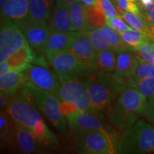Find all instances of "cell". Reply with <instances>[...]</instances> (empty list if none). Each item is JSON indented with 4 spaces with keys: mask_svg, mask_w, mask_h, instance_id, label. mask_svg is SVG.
<instances>
[{
    "mask_svg": "<svg viewBox=\"0 0 154 154\" xmlns=\"http://www.w3.org/2000/svg\"><path fill=\"white\" fill-rule=\"evenodd\" d=\"M74 36V32H60L50 29V34L48 38L44 52L48 60L57 54L69 49Z\"/></svg>",
    "mask_w": 154,
    "mask_h": 154,
    "instance_id": "9a60e30c",
    "label": "cell"
},
{
    "mask_svg": "<svg viewBox=\"0 0 154 154\" xmlns=\"http://www.w3.org/2000/svg\"><path fill=\"white\" fill-rule=\"evenodd\" d=\"M29 44L24 33L15 23H2L0 32V61L9 57Z\"/></svg>",
    "mask_w": 154,
    "mask_h": 154,
    "instance_id": "ba28073f",
    "label": "cell"
},
{
    "mask_svg": "<svg viewBox=\"0 0 154 154\" xmlns=\"http://www.w3.org/2000/svg\"><path fill=\"white\" fill-rule=\"evenodd\" d=\"M86 32H87L88 35L96 51H106V50H111L110 47L108 45L106 41L103 37L101 28L86 31Z\"/></svg>",
    "mask_w": 154,
    "mask_h": 154,
    "instance_id": "4dcf8cb0",
    "label": "cell"
},
{
    "mask_svg": "<svg viewBox=\"0 0 154 154\" xmlns=\"http://www.w3.org/2000/svg\"><path fill=\"white\" fill-rule=\"evenodd\" d=\"M32 131L39 142L40 145L47 146H54L57 143V140L52 132L47 128V125L43 121L37 123Z\"/></svg>",
    "mask_w": 154,
    "mask_h": 154,
    "instance_id": "f546056e",
    "label": "cell"
},
{
    "mask_svg": "<svg viewBox=\"0 0 154 154\" xmlns=\"http://www.w3.org/2000/svg\"><path fill=\"white\" fill-rule=\"evenodd\" d=\"M69 49L85 62L97 66V52L86 31H76ZM98 67V66H97Z\"/></svg>",
    "mask_w": 154,
    "mask_h": 154,
    "instance_id": "7c38bea8",
    "label": "cell"
},
{
    "mask_svg": "<svg viewBox=\"0 0 154 154\" xmlns=\"http://www.w3.org/2000/svg\"><path fill=\"white\" fill-rule=\"evenodd\" d=\"M139 1L140 4H141L143 7H145V6L149 5V4L153 2L154 0H139Z\"/></svg>",
    "mask_w": 154,
    "mask_h": 154,
    "instance_id": "b9f144b4",
    "label": "cell"
},
{
    "mask_svg": "<svg viewBox=\"0 0 154 154\" xmlns=\"http://www.w3.org/2000/svg\"><path fill=\"white\" fill-rule=\"evenodd\" d=\"M153 128L143 120L126 128L118 143V153H149L152 152Z\"/></svg>",
    "mask_w": 154,
    "mask_h": 154,
    "instance_id": "3957f363",
    "label": "cell"
},
{
    "mask_svg": "<svg viewBox=\"0 0 154 154\" xmlns=\"http://www.w3.org/2000/svg\"><path fill=\"white\" fill-rule=\"evenodd\" d=\"M138 51L144 60L154 66V42L147 40L142 44Z\"/></svg>",
    "mask_w": 154,
    "mask_h": 154,
    "instance_id": "d6a6232c",
    "label": "cell"
},
{
    "mask_svg": "<svg viewBox=\"0 0 154 154\" xmlns=\"http://www.w3.org/2000/svg\"><path fill=\"white\" fill-rule=\"evenodd\" d=\"M81 153L88 154H113L114 146L110 135L105 129L87 131L74 134Z\"/></svg>",
    "mask_w": 154,
    "mask_h": 154,
    "instance_id": "277c9868",
    "label": "cell"
},
{
    "mask_svg": "<svg viewBox=\"0 0 154 154\" xmlns=\"http://www.w3.org/2000/svg\"><path fill=\"white\" fill-rule=\"evenodd\" d=\"M108 116L109 121L119 129L128 128L134 125L138 119V116L136 113L126 110L118 103L111 106L109 109Z\"/></svg>",
    "mask_w": 154,
    "mask_h": 154,
    "instance_id": "ac0fdd59",
    "label": "cell"
},
{
    "mask_svg": "<svg viewBox=\"0 0 154 154\" xmlns=\"http://www.w3.org/2000/svg\"><path fill=\"white\" fill-rule=\"evenodd\" d=\"M151 99H154V96H153V97H152V98H151ZM148 100H149V99H148Z\"/></svg>",
    "mask_w": 154,
    "mask_h": 154,
    "instance_id": "7dc6e473",
    "label": "cell"
},
{
    "mask_svg": "<svg viewBox=\"0 0 154 154\" xmlns=\"http://www.w3.org/2000/svg\"><path fill=\"white\" fill-rule=\"evenodd\" d=\"M139 62L136 72L133 77L136 79H143L154 77V66L144 60L143 58L136 57Z\"/></svg>",
    "mask_w": 154,
    "mask_h": 154,
    "instance_id": "1f68e13d",
    "label": "cell"
},
{
    "mask_svg": "<svg viewBox=\"0 0 154 154\" xmlns=\"http://www.w3.org/2000/svg\"><path fill=\"white\" fill-rule=\"evenodd\" d=\"M96 63H97L99 72L105 73L113 72L116 64L115 52L111 50L98 51Z\"/></svg>",
    "mask_w": 154,
    "mask_h": 154,
    "instance_id": "f1b7e54d",
    "label": "cell"
},
{
    "mask_svg": "<svg viewBox=\"0 0 154 154\" xmlns=\"http://www.w3.org/2000/svg\"><path fill=\"white\" fill-rule=\"evenodd\" d=\"M106 26L118 32H123L131 29L124 22L121 15L112 19H106Z\"/></svg>",
    "mask_w": 154,
    "mask_h": 154,
    "instance_id": "e575fe53",
    "label": "cell"
},
{
    "mask_svg": "<svg viewBox=\"0 0 154 154\" xmlns=\"http://www.w3.org/2000/svg\"><path fill=\"white\" fill-rule=\"evenodd\" d=\"M35 54V51L27 44L9 57L7 61L11 70L23 72L30 63H34Z\"/></svg>",
    "mask_w": 154,
    "mask_h": 154,
    "instance_id": "ffe728a7",
    "label": "cell"
},
{
    "mask_svg": "<svg viewBox=\"0 0 154 154\" xmlns=\"http://www.w3.org/2000/svg\"><path fill=\"white\" fill-rule=\"evenodd\" d=\"M152 152H154V128L153 131V139H152Z\"/></svg>",
    "mask_w": 154,
    "mask_h": 154,
    "instance_id": "f6af8a7d",
    "label": "cell"
},
{
    "mask_svg": "<svg viewBox=\"0 0 154 154\" xmlns=\"http://www.w3.org/2000/svg\"><path fill=\"white\" fill-rule=\"evenodd\" d=\"M24 33L30 47L44 52L50 34V27L45 20H31L28 17L17 24Z\"/></svg>",
    "mask_w": 154,
    "mask_h": 154,
    "instance_id": "30bf717a",
    "label": "cell"
},
{
    "mask_svg": "<svg viewBox=\"0 0 154 154\" xmlns=\"http://www.w3.org/2000/svg\"><path fill=\"white\" fill-rule=\"evenodd\" d=\"M50 29L60 32H75L70 17V5L63 0H56L53 16L50 23Z\"/></svg>",
    "mask_w": 154,
    "mask_h": 154,
    "instance_id": "e0dca14e",
    "label": "cell"
},
{
    "mask_svg": "<svg viewBox=\"0 0 154 154\" xmlns=\"http://www.w3.org/2000/svg\"><path fill=\"white\" fill-rule=\"evenodd\" d=\"M121 38L129 50L138 51L142 44L150 39V37L140 31L131 29L123 32H119Z\"/></svg>",
    "mask_w": 154,
    "mask_h": 154,
    "instance_id": "484cf974",
    "label": "cell"
},
{
    "mask_svg": "<svg viewBox=\"0 0 154 154\" xmlns=\"http://www.w3.org/2000/svg\"><path fill=\"white\" fill-rule=\"evenodd\" d=\"M29 0H7L1 11L2 23H15L27 18Z\"/></svg>",
    "mask_w": 154,
    "mask_h": 154,
    "instance_id": "5bb4252c",
    "label": "cell"
},
{
    "mask_svg": "<svg viewBox=\"0 0 154 154\" xmlns=\"http://www.w3.org/2000/svg\"><path fill=\"white\" fill-rule=\"evenodd\" d=\"M6 111L14 122L32 131H33L36 124L42 120L35 106L22 94L9 97Z\"/></svg>",
    "mask_w": 154,
    "mask_h": 154,
    "instance_id": "5b68a950",
    "label": "cell"
},
{
    "mask_svg": "<svg viewBox=\"0 0 154 154\" xmlns=\"http://www.w3.org/2000/svg\"><path fill=\"white\" fill-rule=\"evenodd\" d=\"M57 97L60 101L74 103L79 111L95 113L88 92L87 79H77L61 83Z\"/></svg>",
    "mask_w": 154,
    "mask_h": 154,
    "instance_id": "8992f818",
    "label": "cell"
},
{
    "mask_svg": "<svg viewBox=\"0 0 154 154\" xmlns=\"http://www.w3.org/2000/svg\"><path fill=\"white\" fill-rule=\"evenodd\" d=\"M6 1H7V0H0V10L1 11L2 10L3 7L4 5H5Z\"/></svg>",
    "mask_w": 154,
    "mask_h": 154,
    "instance_id": "ee69618b",
    "label": "cell"
},
{
    "mask_svg": "<svg viewBox=\"0 0 154 154\" xmlns=\"http://www.w3.org/2000/svg\"><path fill=\"white\" fill-rule=\"evenodd\" d=\"M116 2L119 9L136 14L141 15L136 2H133L129 0H116Z\"/></svg>",
    "mask_w": 154,
    "mask_h": 154,
    "instance_id": "8d00e7d4",
    "label": "cell"
},
{
    "mask_svg": "<svg viewBox=\"0 0 154 154\" xmlns=\"http://www.w3.org/2000/svg\"><path fill=\"white\" fill-rule=\"evenodd\" d=\"M101 31L103 37L106 41L108 45L109 46L111 51L119 54L129 50L117 31L107 26L101 28Z\"/></svg>",
    "mask_w": 154,
    "mask_h": 154,
    "instance_id": "4316f807",
    "label": "cell"
},
{
    "mask_svg": "<svg viewBox=\"0 0 154 154\" xmlns=\"http://www.w3.org/2000/svg\"><path fill=\"white\" fill-rule=\"evenodd\" d=\"M106 17L99 6L86 5V31L106 26Z\"/></svg>",
    "mask_w": 154,
    "mask_h": 154,
    "instance_id": "cb8c5ba5",
    "label": "cell"
},
{
    "mask_svg": "<svg viewBox=\"0 0 154 154\" xmlns=\"http://www.w3.org/2000/svg\"><path fill=\"white\" fill-rule=\"evenodd\" d=\"M21 94L40 109L58 131L61 133L66 131V121L61 113L60 101L57 96L25 82Z\"/></svg>",
    "mask_w": 154,
    "mask_h": 154,
    "instance_id": "6da1fadb",
    "label": "cell"
},
{
    "mask_svg": "<svg viewBox=\"0 0 154 154\" xmlns=\"http://www.w3.org/2000/svg\"><path fill=\"white\" fill-rule=\"evenodd\" d=\"M131 2H137L138 0H129Z\"/></svg>",
    "mask_w": 154,
    "mask_h": 154,
    "instance_id": "bcb514c9",
    "label": "cell"
},
{
    "mask_svg": "<svg viewBox=\"0 0 154 154\" xmlns=\"http://www.w3.org/2000/svg\"><path fill=\"white\" fill-rule=\"evenodd\" d=\"M49 61L61 83L80 79L98 70L97 66L80 59L69 49L54 56Z\"/></svg>",
    "mask_w": 154,
    "mask_h": 154,
    "instance_id": "7a4b0ae2",
    "label": "cell"
},
{
    "mask_svg": "<svg viewBox=\"0 0 154 154\" xmlns=\"http://www.w3.org/2000/svg\"><path fill=\"white\" fill-rule=\"evenodd\" d=\"M14 124V121L11 118L7 111H1L0 114V134H1V140L5 138L8 134L9 131Z\"/></svg>",
    "mask_w": 154,
    "mask_h": 154,
    "instance_id": "836d02e7",
    "label": "cell"
},
{
    "mask_svg": "<svg viewBox=\"0 0 154 154\" xmlns=\"http://www.w3.org/2000/svg\"><path fill=\"white\" fill-rule=\"evenodd\" d=\"M25 82V76L23 72L11 70L7 74L0 75V90L1 93L7 97L14 96L22 88Z\"/></svg>",
    "mask_w": 154,
    "mask_h": 154,
    "instance_id": "44dd1931",
    "label": "cell"
},
{
    "mask_svg": "<svg viewBox=\"0 0 154 154\" xmlns=\"http://www.w3.org/2000/svg\"><path fill=\"white\" fill-rule=\"evenodd\" d=\"M138 64L137 58L131 54L123 51L119 53L116 57V64L114 74L121 78H131L136 74Z\"/></svg>",
    "mask_w": 154,
    "mask_h": 154,
    "instance_id": "d6986e66",
    "label": "cell"
},
{
    "mask_svg": "<svg viewBox=\"0 0 154 154\" xmlns=\"http://www.w3.org/2000/svg\"><path fill=\"white\" fill-rule=\"evenodd\" d=\"M23 74L25 76V83L58 96L61 83L56 74H52L45 66L30 63Z\"/></svg>",
    "mask_w": 154,
    "mask_h": 154,
    "instance_id": "9c48e42d",
    "label": "cell"
},
{
    "mask_svg": "<svg viewBox=\"0 0 154 154\" xmlns=\"http://www.w3.org/2000/svg\"><path fill=\"white\" fill-rule=\"evenodd\" d=\"M149 120L154 123V99L148 100V103L143 112Z\"/></svg>",
    "mask_w": 154,
    "mask_h": 154,
    "instance_id": "74e56055",
    "label": "cell"
},
{
    "mask_svg": "<svg viewBox=\"0 0 154 154\" xmlns=\"http://www.w3.org/2000/svg\"><path fill=\"white\" fill-rule=\"evenodd\" d=\"M70 17L76 31H86V5L79 1L70 6Z\"/></svg>",
    "mask_w": 154,
    "mask_h": 154,
    "instance_id": "d4e9b609",
    "label": "cell"
},
{
    "mask_svg": "<svg viewBox=\"0 0 154 154\" xmlns=\"http://www.w3.org/2000/svg\"><path fill=\"white\" fill-rule=\"evenodd\" d=\"M87 84L94 112L99 114L109 109L117 94L96 78L88 79Z\"/></svg>",
    "mask_w": 154,
    "mask_h": 154,
    "instance_id": "8fae6325",
    "label": "cell"
},
{
    "mask_svg": "<svg viewBox=\"0 0 154 154\" xmlns=\"http://www.w3.org/2000/svg\"><path fill=\"white\" fill-rule=\"evenodd\" d=\"M98 5L103 11L107 19H112L119 16V13L110 0H97Z\"/></svg>",
    "mask_w": 154,
    "mask_h": 154,
    "instance_id": "d590c367",
    "label": "cell"
},
{
    "mask_svg": "<svg viewBox=\"0 0 154 154\" xmlns=\"http://www.w3.org/2000/svg\"><path fill=\"white\" fill-rule=\"evenodd\" d=\"M51 10L52 0H29L28 19L47 21L50 18Z\"/></svg>",
    "mask_w": 154,
    "mask_h": 154,
    "instance_id": "7402d4cb",
    "label": "cell"
},
{
    "mask_svg": "<svg viewBox=\"0 0 154 154\" xmlns=\"http://www.w3.org/2000/svg\"><path fill=\"white\" fill-rule=\"evenodd\" d=\"M144 8H145L147 17L151 23V24L152 25V26L154 27V2L149 4V5L145 6Z\"/></svg>",
    "mask_w": 154,
    "mask_h": 154,
    "instance_id": "f35d334b",
    "label": "cell"
},
{
    "mask_svg": "<svg viewBox=\"0 0 154 154\" xmlns=\"http://www.w3.org/2000/svg\"><path fill=\"white\" fill-rule=\"evenodd\" d=\"M10 71H11V67L7 61L1 62V63H0V75L7 74V73L10 72Z\"/></svg>",
    "mask_w": 154,
    "mask_h": 154,
    "instance_id": "ab89813d",
    "label": "cell"
},
{
    "mask_svg": "<svg viewBox=\"0 0 154 154\" xmlns=\"http://www.w3.org/2000/svg\"><path fill=\"white\" fill-rule=\"evenodd\" d=\"M128 85L138 90L146 99H149L154 96V77L143 79L131 77Z\"/></svg>",
    "mask_w": 154,
    "mask_h": 154,
    "instance_id": "83f0119b",
    "label": "cell"
},
{
    "mask_svg": "<svg viewBox=\"0 0 154 154\" xmlns=\"http://www.w3.org/2000/svg\"><path fill=\"white\" fill-rule=\"evenodd\" d=\"M120 15L126 22L135 29L140 31L148 35L150 38H154L152 25L146 20L145 17L128 12V11L119 9Z\"/></svg>",
    "mask_w": 154,
    "mask_h": 154,
    "instance_id": "603a6c76",
    "label": "cell"
},
{
    "mask_svg": "<svg viewBox=\"0 0 154 154\" xmlns=\"http://www.w3.org/2000/svg\"><path fill=\"white\" fill-rule=\"evenodd\" d=\"M64 2H66V4H68L69 5H72L73 4H74L75 2H77L80 1V0H63Z\"/></svg>",
    "mask_w": 154,
    "mask_h": 154,
    "instance_id": "7bdbcfd3",
    "label": "cell"
},
{
    "mask_svg": "<svg viewBox=\"0 0 154 154\" xmlns=\"http://www.w3.org/2000/svg\"><path fill=\"white\" fill-rule=\"evenodd\" d=\"M2 141L11 151L22 153H37L41 147L37 138L32 130L15 122Z\"/></svg>",
    "mask_w": 154,
    "mask_h": 154,
    "instance_id": "52a82bcc",
    "label": "cell"
},
{
    "mask_svg": "<svg viewBox=\"0 0 154 154\" xmlns=\"http://www.w3.org/2000/svg\"><path fill=\"white\" fill-rule=\"evenodd\" d=\"M80 1L87 6H99L97 0H80Z\"/></svg>",
    "mask_w": 154,
    "mask_h": 154,
    "instance_id": "60d3db41",
    "label": "cell"
},
{
    "mask_svg": "<svg viewBox=\"0 0 154 154\" xmlns=\"http://www.w3.org/2000/svg\"><path fill=\"white\" fill-rule=\"evenodd\" d=\"M117 103L131 112L142 113L145 111L148 100L138 90L131 87L119 94Z\"/></svg>",
    "mask_w": 154,
    "mask_h": 154,
    "instance_id": "2e32d148",
    "label": "cell"
},
{
    "mask_svg": "<svg viewBox=\"0 0 154 154\" xmlns=\"http://www.w3.org/2000/svg\"><path fill=\"white\" fill-rule=\"evenodd\" d=\"M66 119L74 134L87 131L105 129L96 114L93 113L78 111L68 116Z\"/></svg>",
    "mask_w": 154,
    "mask_h": 154,
    "instance_id": "4fadbf2b",
    "label": "cell"
}]
</instances>
